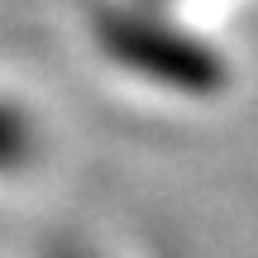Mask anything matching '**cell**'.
<instances>
[{
    "label": "cell",
    "mask_w": 258,
    "mask_h": 258,
    "mask_svg": "<svg viewBox=\"0 0 258 258\" xmlns=\"http://www.w3.org/2000/svg\"><path fill=\"white\" fill-rule=\"evenodd\" d=\"M29 148V129L10 105H0V163H15L19 153Z\"/></svg>",
    "instance_id": "cell-1"
}]
</instances>
